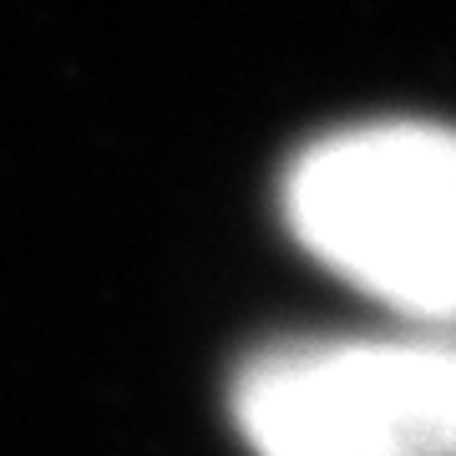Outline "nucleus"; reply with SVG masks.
Returning <instances> with one entry per match:
<instances>
[{
  "mask_svg": "<svg viewBox=\"0 0 456 456\" xmlns=\"http://www.w3.org/2000/svg\"><path fill=\"white\" fill-rule=\"evenodd\" d=\"M284 218L320 264L421 325H456V127L365 122L310 142Z\"/></svg>",
  "mask_w": 456,
  "mask_h": 456,
  "instance_id": "obj_1",
  "label": "nucleus"
},
{
  "mask_svg": "<svg viewBox=\"0 0 456 456\" xmlns=\"http://www.w3.org/2000/svg\"><path fill=\"white\" fill-rule=\"evenodd\" d=\"M233 421L259 456H456V325L269 345Z\"/></svg>",
  "mask_w": 456,
  "mask_h": 456,
  "instance_id": "obj_2",
  "label": "nucleus"
}]
</instances>
